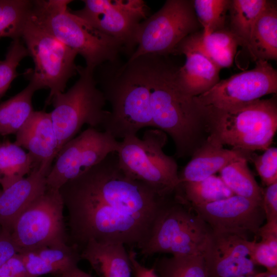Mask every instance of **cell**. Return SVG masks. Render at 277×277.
Segmentation results:
<instances>
[{"instance_id":"6da1fadb","label":"cell","mask_w":277,"mask_h":277,"mask_svg":"<svg viewBox=\"0 0 277 277\" xmlns=\"http://www.w3.org/2000/svg\"><path fill=\"white\" fill-rule=\"evenodd\" d=\"M72 244L90 240L140 248L164 202L147 185L126 174L116 153L62 186Z\"/></svg>"},{"instance_id":"7a4b0ae2","label":"cell","mask_w":277,"mask_h":277,"mask_svg":"<svg viewBox=\"0 0 277 277\" xmlns=\"http://www.w3.org/2000/svg\"><path fill=\"white\" fill-rule=\"evenodd\" d=\"M137 58L150 90L153 127L172 138L179 157L188 154L206 125L203 108L195 97L182 89L176 76L179 67L167 56L147 54Z\"/></svg>"},{"instance_id":"3957f363","label":"cell","mask_w":277,"mask_h":277,"mask_svg":"<svg viewBox=\"0 0 277 277\" xmlns=\"http://www.w3.org/2000/svg\"><path fill=\"white\" fill-rule=\"evenodd\" d=\"M95 69L96 82L111 108L104 131L116 139H123L153 127L150 90L138 59L123 63L118 58Z\"/></svg>"},{"instance_id":"277c9868","label":"cell","mask_w":277,"mask_h":277,"mask_svg":"<svg viewBox=\"0 0 277 277\" xmlns=\"http://www.w3.org/2000/svg\"><path fill=\"white\" fill-rule=\"evenodd\" d=\"M69 0L33 1L32 19L45 31L80 54L93 69L118 59L124 43L92 27L68 8Z\"/></svg>"},{"instance_id":"5b68a950","label":"cell","mask_w":277,"mask_h":277,"mask_svg":"<svg viewBox=\"0 0 277 277\" xmlns=\"http://www.w3.org/2000/svg\"><path fill=\"white\" fill-rule=\"evenodd\" d=\"M203 108L209 136L223 146L249 152L270 147L277 129L276 96L226 109Z\"/></svg>"},{"instance_id":"8992f818","label":"cell","mask_w":277,"mask_h":277,"mask_svg":"<svg viewBox=\"0 0 277 277\" xmlns=\"http://www.w3.org/2000/svg\"><path fill=\"white\" fill-rule=\"evenodd\" d=\"M167 134L158 129L146 130L142 138L129 136L120 142V167L130 177L149 186L162 197L177 190L180 182L175 160L163 148Z\"/></svg>"},{"instance_id":"52a82bcc","label":"cell","mask_w":277,"mask_h":277,"mask_svg":"<svg viewBox=\"0 0 277 277\" xmlns=\"http://www.w3.org/2000/svg\"><path fill=\"white\" fill-rule=\"evenodd\" d=\"M94 70L77 66V81L67 92L54 95L50 101L53 109L50 113L60 149L84 125L103 128L108 117L110 112L104 109L106 101L97 87Z\"/></svg>"},{"instance_id":"ba28073f","label":"cell","mask_w":277,"mask_h":277,"mask_svg":"<svg viewBox=\"0 0 277 277\" xmlns=\"http://www.w3.org/2000/svg\"><path fill=\"white\" fill-rule=\"evenodd\" d=\"M201 25L190 0H167L156 12L136 27L132 41L134 50L127 61L144 55L168 56L185 37Z\"/></svg>"},{"instance_id":"9c48e42d","label":"cell","mask_w":277,"mask_h":277,"mask_svg":"<svg viewBox=\"0 0 277 277\" xmlns=\"http://www.w3.org/2000/svg\"><path fill=\"white\" fill-rule=\"evenodd\" d=\"M22 38L34 65L29 74L30 82L37 90H50L46 101L49 105L52 97L64 92L69 80L77 73V53L45 31L31 16Z\"/></svg>"},{"instance_id":"30bf717a","label":"cell","mask_w":277,"mask_h":277,"mask_svg":"<svg viewBox=\"0 0 277 277\" xmlns=\"http://www.w3.org/2000/svg\"><path fill=\"white\" fill-rule=\"evenodd\" d=\"M64 207L59 190L47 188L19 215L11 231L18 253L67 244Z\"/></svg>"},{"instance_id":"8fae6325","label":"cell","mask_w":277,"mask_h":277,"mask_svg":"<svg viewBox=\"0 0 277 277\" xmlns=\"http://www.w3.org/2000/svg\"><path fill=\"white\" fill-rule=\"evenodd\" d=\"M119 146L120 141L108 132L88 127L61 148L47 176V188L59 190L110 154L116 153Z\"/></svg>"},{"instance_id":"7c38bea8","label":"cell","mask_w":277,"mask_h":277,"mask_svg":"<svg viewBox=\"0 0 277 277\" xmlns=\"http://www.w3.org/2000/svg\"><path fill=\"white\" fill-rule=\"evenodd\" d=\"M276 92V70L268 61L259 60L253 69L220 80L209 90L195 97L202 107L223 109Z\"/></svg>"},{"instance_id":"4fadbf2b","label":"cell","mask_w":277,"mask_h":277,"mask_svg":"<svg viewBox=\"0 0 277 277\" xmlns=\"http://www.w3.org/2000/svg\"><path fill=\"white\" fill-rule=\"evenodd\" d=\"M84 7L71 12L103 33L124 44L132 54V37L137 25L148 17V7L142 0H84Z\"/></svg>"},{"instance_id":"5bb4252c","label":"cell","mask_w":277,"mask_h":277,"mask_svg":"<svg viewBox=\"0 0 277 277\" xmlns=\"http://www.w3.org/2000/svg\"><path fill=\"white\" fill-rule=\"evenodd\" d=\"M212 231L257 235L265 219L261 203L237 195L193 207Z\"/></svg>"},{"instance_id":"9a60e30c","label":"cell","mask_w":277,"mask_h":277,"mask_svg":"<svg viewBox=\"0 0 277 277\" xmlns=\"http://www.w3.org/2000/svg\"><path fill=\"white\" fill-rule=\"evenodd\" d=\"M251 241L229 232L211 231L204 252L208 277H240L256 273L249 257Z\"/></svg>"},{"instance_id":"2e32d148","label":"cell","mask_w":277,"mask_h":277,"mask_svg":"<svg viewBox=\"0 0 277 277\" xmlns=\"http://www.w3.org/2000/svg\"><path fill=\"white\" fill-rule=\"evenodd\" d=\"M14 143L28 150L34 168L49 173L60 148L50 112L34 111L16 133Z\"/></svg>"},{"instance_id":"e0dca14e","label":"cell","mask_w":277,"mask_h":277,"mask_svg":"<svg viewBox=\"0 0 277 277\" xmlns=\"http://www.w3.org/2000/svg\"><path fill=\"white\" fill-rule=\"evenodd\" d=\"M195 215L182 204L164 202L149 238L140 248L142 254L169 253Z\"/></svg>"},{"instance_id":"ac0fdd59","label":"cell","mask_w":277,"mask_h":277,"mask_svg":"<svg viewBox=\"0 0 277 277\" xmlns=\"http://www.w3.org/2000/svg\"><path fill=\"white\" fill-rule=\"evenodd\" d=\"M48 172L34 168L27 177L2 190L0 194V225L11 231L19 215L47 189Z\"/></svg>"},{"instance_id":"d6986e66","label":"cell","mask_w":277,"mask_h":277,"mask_svg":"<svg viewBox=\"0 0 277 277\" xmlns=\"http://www.w3.org/2000/svg\"><path fill=\"white\" fill-rule=\"evenodd\" d=\"M250 154L249 152L224 148L209 136L201 146L194 149L191 160L179 174L180 184L207 178L232 162L250 159Z\"/></svg>"},{"instance_id":"ffe728a7","label":"cell","mask_w":277,"mask_h":277,"mask_svg":"<svg viewBox=\"0 0 277 277\" xmlns=\"http://www.w3.org/2000/svg\"><path fill=\"white\" fill-rule=\"evenodd\" d=\"M172 54L186 56L185 63L178 68L176 76L180 86L187 94L197 96L209 90L220 81L221 69L203 53L180 49Z\"/></svg>"},{"instance_id":"44dd1931","label":"cell","mask_w":277,"mask_h":277,"mask_svg":"<svg viewBox=\"0 0 277 277\" xmlns=\"http://www.w3.org/2000/svg\"><path fill=\"white\" fill-rule=\"evenodd\" d=\"M80 254L100 277H131L129 253L122 243L90 240L83 246Z\"/></svg>"},{"instance_id":"7402d4cb","label":"cell","mask_w":277,"mask_h":277,"mask_svg":"<svg viewBox=\"0 0 277 277\" xmlns=\"http://www.w3.org/2000/svg\"><path fill=\"white\" fill-rule=\"evenodd\" d=\"M23 252L28 272L33 277L49 273L56 275L77 266L81 259L80 248L74 244L43 246Z\"/></svg>"},{"instance_id":"603a6c76","label":"cell","mask_w":277,"mask_h":277,"mask_svg":"<svg viewBox=\"0 0 277 277\" xmlns=\"http://www.w3.org/2000/svg\"><path fill=\"white\" fill-rule=\"evenodd\" d=\"M247 50L254 60L277 59V7L270 1L253 26Z\"/></svg>"},{"instance_id":"cb8c5ba5","label":"cell","mask_w":277,"mask_h":277,"mask_svg":"<svg viewBox=\"0 0 277 277\" xmlns=\"http://www.w3.org/2000/svg\"><path fill=\"white\" fill-rule=\"evenodd\" d=\"M29 82L21 91L0 104V135L15 134L34 111L32 97L37 91Z\"/></svg>"},{"instance_id":"d4e9b609","label":"cell","mask_w":277,"mask_h":277,"mask_svg":"<svg viewBox=\"0 0 277 277\" xmlns=\"http://www.w3.org/2000/svg\"><path fill=\"white\" fill-rule=\"evenodd\" d=\"M270 1L230 0L229 29L239 39L241 46L247 49L254 23Z\"/></svg>"},{"instance_id":"484cf974","label":"cell","mask_w":277,"mask_h":277,"mask_svg":"<svg viewBox=\"0 0 277 277\" xmlns=\"http://www.w3.org/2000/svg\"><path fill=\"white\" fill-rule=\"evenodd\" d=\"M34 168L31 156L8 141L0 142V185L3 190L29 174Z\"/></svg>"},{"instance_id":"4316f807","label":"cell","mask_w":277,"mask_h":277,"mask_svg":"<svg viewBox=\"0 0 277 277\" xmlns=\"http://www.w3.org/2000/svg\"><path fill=\"white\" fill-rule=\"evenodd\" d=\"M247 160L229 164L219 171V176L234 194L262 204L263 190L250 171Z\"/></svg>"},{"instance_id":"83f0119b","label":"cell","mask_w":277,"mask_h":277,"mask_svg":"<svg viewBox=\"0 0 277 277\" xmlns=\"http://www.w3.org/2000/svg\"><path fill=\"white\" fill-rule=\"evenodd\" d=\"M33 5V1L0 0V37L22 38Z\"/></svg>"},{"instance_id":"f1b7e54d","label":"cell","mask_w":277,"mask_h":277,"mask_svg":"<svg viewBox=\"0 0 277 277\" xmlns=\"http://www.w3.org/2000/svg\"><path fill=\"white\" fill-rule=\"evenodd\" d=\"M179 188H182L185 199L192 207L223 200L234 195L221 177L215 175L198 181L182 183Z\"/></svg>"},{"instance_id":"f546056e","label":"cell","mask_w":277,"mask_h":277,"mask_svg":"<svg viewBox=\"0 0 277 277\" xmlns=\"http://www.w3.org/2000/svg\"><path fill=\"white\" fill-rule=\"evenodd\" d=\"M260 242L251 241L249 257L254 265L277 273V220L267 222L259 229Z\"/></svg>"},{"instance_id":"4dcf8cb0","label":"cell","mask_w":277,"mask_h":277,"mask_svg":"<svg viewBox=\"0 0 277 277\" xmlns=\"http://www.w3.org/2000/svg\"><path fill=\"white\" fill-rule=\"evenodd\" d=\"M203 45L204 53L222 69L231 66L241 44L229 29L225 28L204 34Z\"/></svg>"},{"instance_id":"1f68e13d","label":"cell","mask_w":277,"mask_h":277,"mask_svg":"<svg viewBox=\"0 0 277 277\" xmlns=\"http://www.w3.org/2000/svg\"><path fill=\"white\" fill-rule=\"evenodd\" d=\"M154 269L161 277H208L203 254L163 258Z\"/></svg>"},{"instance_id":"d6a6232c","label":"cell","mask_w":277,"mask_h":277,"mask_svg":"<svg viewBox=\"0 0 277 277\" xmlns=\"http://www.w3.org/2000/svg\"><path fill=\"white\" fill-rule=\"evenodd\" d=\"M230 0H193L196 18L205 35L225 28Z\"/></svg>"},{"instance_id":"836d02e7","label":"cell","mask_w":277,"mask_h":277,"mask_svg":"<svg viewBox=\"0 0 277 277\" xmlns=\"http://www.w3.org/2000/svg\"><path fill=\"white\" fill-rule=\"evenodd\" d=\"M28 55V50L21 38L13 39L4 60L0 61V98L17 76L19 64Z\"/></svg>"},{"instance_id":"e575fe53","label":"cell","mask_w":277,"mask_h":277,"mask_svg":"<svg viewBox=\"0 0 277 277\" xmlns=\"http://www.w3.org/2000/svg\"><path fill=\"white\" fill-rule=\"evenodd\" d=\"M263 184L277 183V148L269 147L260 155L250 156Z\"/></svg>"},{"instance_id":"d590c367","label":"cell","mask_w":277,"mask_h":277,"mask_svg":"<svg viewBox=\"0 0 277 277\" xmlns=\"http://www.w3.org/2000/svg\"><path fill=\"white\" fill-rule=\"evenodd\" d=\"M262 205L267 222L277 220V183L263 190Z\"/></svg>"},{"instance_id":"8d00e7d4","label":"cell","mask_w":277,"mask_h":277,"mask_svg":"<svg viewBox=\"0 0 277 277\" xmlns=\"http://www.w3.org/2000/svg\"><path fill=\"white\" fill-rule=\"evenodd\" d=\"M18 253L11 232L0 225V268L10 258Z\"/></svg>"},{"instance_id":"74e56055","label":"cell","mask_w":277,"mask_h":277,"mask_svg":"<svg viewBox=\"0 0 277 277\" xmlns=\"http://www.w3.org/2000/svg\"><path fill=\"white\" fill-rule=\"evenodd\" d=\"M10 275L14 277H28L21 254L17 253L10 258L0 268V275Z\"/></svg>"},{"instance_id":"f35d334b","label":"cell","mask_w":277,"mask_h":277,"mask_svg":"<svg viewBox=\"0 0 277 277\" xmlns=\"http://www.w3.org/2000/svg\"><path fill=\"white\" fill-rule=\"evenodd\" d=\"M128 253L134 277H160L154 268L146 267L137 261L135 251L132 250Z\"/></svg>"},{"instance_id":"ab89813d","label":"cell","mask_w":277,"mask_h":277,"mask_svg":"<svg viewBox=\"0 0 277 277\" xmlns=\"http://www.w3.org/2000/svg\"><path fill=\"white\" fill-rule=\"evenodd\" d=\"M56 277H92L89 274L75 266L55 275Z\"/></svg>"},{"instance_id":"60d3db41","label":"cell","mask_w":277,"mask_h":277,"mask_svg":"<svg viewBox=\"0 0 277 277\" xmlns=\"http://www.w3.org/2000/svg\"><path fill=\"white\" fill-rule=\"evenodd\" d=\"M260 277H277V273H272L268 271L260 273Z\"/></svg>"},{"instance_id":"b9f144b4","label":"cell","mask_w":277,"mask_h":277,"mask_svg":"<svg viewBox=\"0 0 277 277\" xmlns=\"http://www.w3.org/2000/svg\"><path fill=\"white\" fill-rule=\"evenodd\" d=\"M260 273H256L254 274L246 275V276H242L240 277H260Z\"/></svg>"},{"instance_id":"7bdbcfd3","label":"cell","mask_w":277,"mask_h":277,"mask_svg":"<svg viewBox=\"0 0 277 277\" xmlns=\"http://www.w3.org/2000/svg\"><path fill=\"white\" fill-rule=\"evenodd\" d=\"M0 277H14V276L10 275H0Z\"/></svg>"},{"instance_id":"ee69618b","label":"cell","mask_w":277,"mask_h":277,"mask_svg":"<svg viewBox=\"0 0 277 277\" xmlns=\"http://www.w3.org/2000/svg\"><path fill=\"white\" fill-rule=\"evenodd\" d=\"M2 192V190L0 189V194Z\"/></svg>"}]
</instances>
